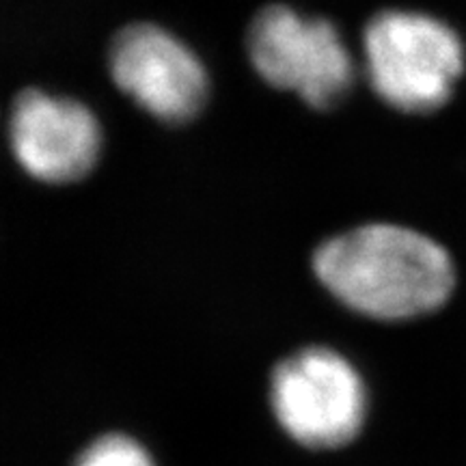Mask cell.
Returning a JSON list of instances; mask_svg holds the SVG:
<instances>
[{
	"instance_id": "6da1fadb",
	"label": "cell",
	"mask_w": 466,
	"mask_h": 466,
	"mask_svg": "<svg viewBox=\"0 0 466 466\" xmlns=\"http://www.w3.org/2000/svg\"><path fill=\"white\" fill-rule=\"evenodd\" d=\"M313 270L343 305L376 319H410L450 300L456 270L445 248L398 225H365L330 238Z\"/></svg>"
},
{
	"instance_id": "7a4b0ae2",
	"label": "cell",
	"mask_w": 466,
	"mask_h": 466,
	"mask_svg": "<svg viewBox=\"0 0 466 466\" xmlns=\"http://www.w3.org/2000/svg\"><path fill=\"white\" fill-rule=\"evenodd\" d=\"M363 44L371 89L404 113L441 108L464 72L458 33L423 14L382 11L367 22Z\"/></svg>"
},
{
	"instance_id": "3957f363",
	"label": "cell",
	"mask_w": 466,
	"mask_h": 466,
	"mask_svg": "<svg viewBox=\"0 0 466 466\" xmlns=\"http://www.w3.org/2000/svg\"><path fill=\"white\" fill-rule=\"evenodd\" d=\"M247 50L268 85L296 91L313 108H333L354 83L352 58L333 22L302 17L283 5L258 14Z\"/></svg>"
},
{
	"instance_id": "277c9868",
	"label": "cell",
	"mask_w": 466,
	"mask_h": 466,
	"mask_svg": "<svg viewBox=\"0 0 466 466\" xmlns=\"http://www.w3.org/2000/svg\"><path fill=\"white\" fill-rule=\"evenodd\" d=\"M270 400L281 428L309 450L348 445L365 419L363 380L329 348H305L279 363Z\"/></svg>"
},
{
	"instance_id": "5b68a950",
	"label": "cell",
	"mask_w": 466,
	"mask_h": 466,
	"mask_svg": "<svg viewBox=\"0 0 466 466\" xmlns=\"http://www.w3.org/2000/svg\"><path fill=\"white\" fill-rule=\"evenodd\" d=\"M115 85L167 124H184L208 96L206 69L182 42L154 25H130L108 50Z\"/></svg>"
},
{
	"instance_id": "8992f818",
	"label": "cell",
	"mask_w": 466,
	"mask_h": 466,
	"mask_svg": "<svg viewBox=\"0 0 466 466\" xmlns=\"http://www.w3.org/2000/svg\"><path fill=\"white\" fill-rule=\"evenodd\" d=\"M9 138L20 167L48 184L85 177L100 154V126L91 110L37 89H26L15 97Z\"/></svg>"
},
{
	"instance_id": "52a82bcc",
	"label": "cell",
	"mask_w": 466,
	"mask_h": 466,
	"mask_svg": "<svg viewBox=\"0 0 466 466\" xmlns=\"http://www.w3.org/2000/svg\"><path fill=\"white\" fill-rule=\"evenodd\" d=\"M74 466H154V462L130 436L106 434L93 441Z\"/></svg>"
}]
</instances>
